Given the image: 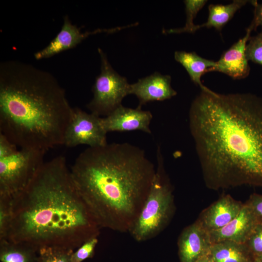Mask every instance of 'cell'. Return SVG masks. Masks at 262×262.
I'll use <instances>...</instances> for the list:
<instances>
[{
    "label": "cell",
    "instance_id": "6da1fadb",
    "mask_svg": "<svg viewBox=\"0 0 262 262\" xmlns=\"http://www.w3.org/2000/svg\"><path fill=\"white\" fill-rule=\"evenodd\" d=\"M189 123L210 178L217 183L262 186V98L201 90L191 104Z\"/></svg>",
    "mask_w": 262,
    "mask_h": 262
},
{
    "label": "cell",
    "instance_id": "7a4b0ae2",
    "mask_svg": "<svg viewBox=\"0 0 262 262\" xmlns=\"http://www.w3.org/2000/svg\"><path fill=\"white\" fill-rule=\"evenodd\" d=\"M101 228L77 190L66 158L44 162L28 185L12 197L6 240L37 251L46 246L74 250L100 234Z\"/></svg>",
    "mask_w": 262,
    "mask_h": 262
},
{
    "label": "cell",
    "instance_id": "3957f363",
    "mask_svg": "<svg viewBox=\"0 0 262 262\" xmlns=\"http://www.w3.org/2000/svg\"><path fill=\"white\" fill-rule=\"evenodd\" d=\"M70 171L99 226L129 232L147 196L156 167L140 147L113 143L88 147L76 158Z\"/></svg>",
    "mask_w": 262,
    "mask_h": 262
},
{
    "label": "cell",
    "instance_id": "277c9868",
    "mask_svg": "<svg viewBox=\"0 0 262 262\" xmlns=\"http://www.w3.org/2000/svg\"><path fill=\"white\" fill-rule=\"evenodd\" d=\"M50 73L17 60L0 64V133L20 148L63 145L73 112Z\"/></svg>",
    "mask_w": 262,
    "mask_h": 262
},
{
    "label": "cell",
    "instance_id": "5b68a950",
    "mask_svg": "<svg viewBox=\"0 0 262 262\" xmlns=\"http://www.w3.org/2000/svg\"><path fill=\"white\" fill-rule=\"evenodd\" d=\"M155 173L149 192L134 225L129 232L138 242L159 235L165 228L173 210L172 188L165 174L161 147L157 149Z\"/></svg>",
    "mask_w": 262,
    "mask_h": 262
},
{
    "label": "cell",
    "instance_id": "8992f818",
    "mask_svg": "<svg viewBox=\"0 0 262 262\" xmlns=\"http://www.w3.org/2000/svg\"><path fill=\"white\" fill-rule=\"evenodd\" d=\"M101 71L92 87L93 98L87 108L100 117L110 115L121 105L123 99L130 94V84L112 67L104 52L99 48Z\"/></svg>",
    "mask_w": 262,
    "mask_h": 262
},
{
    "label": "cell",
    "instance_id": "52a82bcc",
    "mask_svg": "<svg viewBox=\"0 0 262 262\" xmlns=\"http://www.w3.org/2000/svg\"><path fill=\"white\" fill-rule=\"evenodd\" d=\"M46 152L20 148L0 158V195L14 196L28 185L43 164Z\"/></svg>",
    "mask_w": 262,
    "mask_h": 262
},
{
    "label": "cell",
    "instance_id": "ba28073f",
    "mask_svg": "<svg viewBox=\"0 0 262 262\" xmlns=\"http://www.w3.org/2000/svg\"><path fill=\"white\" fill-rule=\"evenodd\" d=\"M107 133L101 117L87 113L79 108H73L63 145L69 147L80 145H86L89 147L103 146L108 144Z\"/></svg>",
    "mask_w": 262,
    "mask_h": 262
},
{
    "label": "cell",
    "instance_id": "9c48e42d",
    "mask_svg": "<svg viewBox=\"0 0 262 262\" xmlns=\"http://www.w3.org/2000/svg\"><path fill=\"white\" fill-rule=\"evenodd\" d=\"M152 119V115L149 111L142 110L139 107L132 109L121 105L108 116L101 117V122L107 132L139 130L151 133L149 125Z\"/></svg>",
    "mask_w": 262,
    "mask_h": 262
},
{
    "label": "cell",
    "instance_id": "30bf717a",
    "mask_svg": "<svg viewBox=\"0 0 262 262\" xmlns=\"http://www.w3.org/2000/svg\"><path fill=\"white\" fill-rule=\"evenodd\" d=\"M259 223L256 216L246 203L238 215L224 227L208 232L212 244L224 241L246 244Z\"/></svg>",
    "mask_w": 262,
    "mask_h": 262
},
{
    "label": "cell",
    "instance_id": "8fae6325",
    "mask_svg": "<svg viewBox=\"0 0 262 262\" xmlns=\"http://www.w3.org/2000/svg\"><path fill=\"white\" fill-rule=\"evenodd\" d=\"M253 30L250 26L246 29L245 35L225 51L215 62V66L209 72L217 71L230 76L233 79L245 78L249 73L250 67L246 56V47Z\"/></svg>",
    "mask_w": 262,
    "mask_h": 262
},
{
    "label": "cell",
    "instance_id": "7c38bea8",
    "mask_svg": "<svg viewBox=\"0 0 262 262\" xmlns=\"http://www.w3.org/2000/svg\"><path fill=\"white\" fill-rule=\"evenodd\" d=\"M170 75H162L158 72L139 79L130 84V94H134L139 99L141 107L153 101H163L175 96L177 93L171 85Z\"/></svg>",
    "mask_w": 262,
    "mask_h": 262
},
{
    "label": "cell",
    "instance_id": "4fadbf2b",
    "mask_svg": "<svg viewBox=\"0 0 262 262\" xmlns=\"http://www.w3.org/2000/svg\"><path fill=\"white\" fill-rule=\"evenodd\" d=\"M209 233L198 221L182 231L178 240L180 262H196L210 253L212 246Z\"/></svg>",
    "mask_w": 262,
    "mask_h": 262
},
{
    "label": "cell",
    "instance_id": "5bb4252c",
    "mask_svg": "<svg viewBox=\"0 0 262 262\" xmlns=\"http://www.w3.org/2000/svg\"><path fill=\"white\" fill-rule=\"evenodd\" d=\"M105 29H98L93 32L82 33L81 29L73 24L68 17L66 16L60 31L55 37L42 49L35 52L34 57L36 60L49 58L63 51L72 49L89 35L101 32Z\"/></svg>",
    "mask_w": 262,
    "mask_h": 262
},
{
    "label": "cell",
    "instance_id": "9a60e30c",
    "mask_svg": "<svg viewBox=\"0 0 262 262\" xmlns=\"http://www.w3.org/2000/svg\"><path fill=\"white\" fill-rule=\"evenodd\" d=\"M243 205L229 195L225 196L205 210L197 221L208 232L218 229L234 219Z\"/></svg>",
    "mask_w": 262,
    "mask_h": 262
},
{
    "label": "cell",
    "instance_id": "2e32d148",
    "mask_svg": "<svg viewBox=\"0 0 262 262\" xmlns=\"http://www.w3.org/2000/svg\"><path fill=\"white\" fill-rule=\"evenodd\" d=\"M174 58L184 67L192 81L198 85L201 90L209 89L202 84L201 78L215 66V62L203 58L195 52L184 51H175Z\"/></svg>",
    "mask_w": 262,
    "mask_h": 262
},
{
    "label": "cell",
    "instance_id": "e0dca14e",
    "mask_svg": "<svg viewBox=\"0 0 262 262\" xmlns=\"http://www.w3.org/2000/svg\"><path fill=\"white\" fill-rule=\"evenodd\" d=\"M210 254L215 262H252L255 258L245 244L230 241L212 244Z\"/></svg>",
    "mask_w": 262,
    "mask_h": 262
},
{
    "label": "cell",
    "instance_id": "ac0fdd59",
    "mask_svg": "<svg viewBox=\"0 0 262 262\" xmlns=\"http://www.w3.org/2000/svg\"><path fill=\"white\" fill-rule=\"evenodd\" d=\"M246 0H234L227 4H210L208 6L209 16L206 22L198 25L203 27L214 28L221 31L222 28L233 17L235 13L248 2Z\"/></svg>",
    "mask_w": 262,
    "mask_h": 262
},
{
    "label": "cell",
    "instance_id": "d6986e66",
    "mask_svg": "<svg viewBox=\"0 0 262 262\" xmlns=\"http://www.w3.org/2000/svg\"><path fill=\"white\" fill-rule=\"evenodd\" d=\"M0 262H38V251L22 243L0 241Z\"/></svg>",
    "mask_w": 262,
    "mask_h": 262
},
{
    "label": "cell",
    "instance_id": "ffe728a7",
    "mask_svg": "<svg viewBox=\"0 0 262 262\" xmlns=\"http://www.w3.org/2000/svg\"><path fill=\"white\" fill-rule=\"evenodd\" d=\"M207 2L206 0H184L186 15V20L184 26L180 28L165 30L163 31V33H194L199 30V28L198 25L194 24V19Z\"/></svg>",
    "mask_w": 262,
    "mask_h": 262
},
{
    "label": "cell",
    "instance_id": "44dd1931",
    "mask_svg": "<svg viewBox=\"0 0 262 262\" xmlns=\"http://www.w3.org/2000/svg\"><path fill=\"white\" fill-rule=\"evenodd\" d=\"M74 250L60 247L46 246L38 251V262H70Z\"/></svg>",
    "mask_w": 262,
    "mask_h": 262
},
{
    "label": "cell",
    "instance_id": "7402d4cb",
    "mask_svg": "<svg viewBox=\"0 0 262 262\" xmlns=\"http://www.w3.org/2000/svg\"><path fill=\"white\" fill-rule=\"evenodd\" d=\"M12 197L0 195V241L6 240L12 218Z\"/></svg>",
    "mask_w": 262,
    "mask_h": 262
},
{
    "label": "cell",
    "instance_id": "603a6c76",
    "mask_svg": "<svg viewBox=\"0 0 262 262\" xmlns=\"http://www.w3.org/2000/svg\"><path fill=\"white\" fill-rule=\"evenodd\" d=\"M246 47L247 61L262 66V31L256 35L250 37Z\"/></svg>",
    "mask_w": 262,
    "mask_h": 262
},
{
    "label": "cell",
    "instance_id": "cb8c5ba5",
    "mask_svg": "<svg viewBox=\"0 0 262 262\" xmlns=\"http://www.w3.org/2000/svg\"><path fill=\"white\" fill-rule=\"evenodd\" d=\"M98 243V237L93 238L85 242L71 255L70 262H82L92 258Z\"/></svg>",
    "mask_w": 262,
    "mask_h": 262
},
{
    "label": "cell",
    "instance_id": "d4e9b609",
    "mask_svg": "<svg viewBox=\"0 0 262 262\" xmlns=\"http://www.w3.org/2000/svg\"><path fill=\"white\" fill-rule=\"evenodd\" d=\"M254 258L262 253V222H259L245 244Z\"/></svg>",
    "mask_w": 262,
    "mask_h": 262
},
{
    "label": "cell",
    "instance_id": "484cf974",
    "mask_svg": "<svg viewBox=\"0 0 262 262\" xmlns=\"http://www.w3.org/2000/svg\"><path fill=\"white\" fill-rule=\"evenodd\" d=\"M17 147L4 135L0 133V158L15 154L18 151Z\"/></svg>",
    "mask_w": 262,
    "mask_h": 262
},
{
    "label": "cell",
    "instance_id": "4316f807",
    "mask_svg": "<svg viewBox=\"0 0 262 262\" xmlns=\"http://www.w3.org/2000/svg\"><path fill=\"white\" fill-rule=\"evenodd\" d=\"M246 204L253 212L259 222H262V195H252Z\"/></svg>",
    "mask_w": 262,
    "mask_h": 262
},
{
    "label": "cell",
    "instance_id": "83f0119b",
    "mask_svg": "<svg viewBox=\"0 0 262 262\" xmlns=\"http://www.w3.org/2000/svg\"><path fill=\"white\" fill-rule=\"evenodd\" d=\"M252 4L254 6V18L251 23L253 30L259 26L262 28V3L259 4L256 0L251 1Z\"/></svg>",
    "mask_w": 262,
    "mask_h": 262
},
{
    "label": "cell",
    "instance_id": "f1b7e54d",
    "mask_svg": "<svg viewBox=\"0 0 262 262\" xmlns=\"http://www.w3.org/2000/svg\"><path fill=\"white\" fill-rule=\"evenodd\" d=\"M196 262H215L213 259L210 254L204 255L199 259H198Z\"/></svg>",
    "mask_w": 262,
    "mask_h": 262
},
{
    "label": "cell",
    "instance_id": "f546056e",
    "mask_svg": "<svg viewBox=\"0 0 262 262\" xmlns=\"http://www.w3.org/2000/svg\"><path fill=\"white\" fill-rule=\"evenodd\" d=\"M252 262H262L258 258H255Z\"/></svg>",
    "mask_w": 262,
    "mask_h": 262
},
{
    "label": "cell",
    "instance_id": "4dcf8cb0",
    "mask_svg": "<svg viewBox=\"0 0 262 262\" xmlns=\"http://www.w3.org/2000/svg\"><path fill=\"white\" fill-rule=\"evenodd\" d=\"M256 258H258L260 260H261L262 261V253L258 257H256Z\"/></svg>",
    "mask_w": 262,
    "mask_h": 262
}]
</instances>
